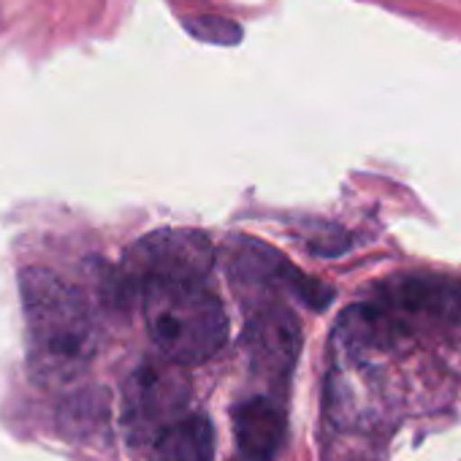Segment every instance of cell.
<instances>
[{
    "mask_svg": "<svg viewBox=\"0 0 461 461\" xmlns=\"http://www.w3.org/2000/svg\"><path fill=\"white\" fill-rule=\"evenodd\" d=\"M285 434V412L272 399L253 396L234 407V439L242 461H275L283 453Z\"/></svg>",
    "mask_w": 461,
    "mask_h": 461,
    "instance_id": "cell-6",
    "label": "cell"
},
{
    "mask_svg": "<svg viewBox=\"0 0 461 461\" xmlns=\"http://www.w3.org/2000/svg\"><path fill=\"white\" fill-rule=\"evenodd\" d=\"M245 342L250 350L253 369L258 375L272 380V385L288 383L302 350L299 321L294 318L291 310L280 304H269L258 310L248 323Z\"/></svg>",
    "mask_w": 461,
    "mask_h": 461,
    "instance_id": "cell-5",
    "label": "cell"
},
{
    "mask_svg": "<svg viewBox=\"0 0 461 461\" xmlns=\"http://www.w3.org/2000/svg\"><path fill=\"white\" fill-rule=\"evenodd\" d=\"M158 461H214V429L201 412H187L155 442Z\"/></svg>",
    "mask_w": 461,
    "mask_h": 461,
    "instance_id": "cell-7",
    "label": "cell"
},
{
    "mask_svg": "<svg viewBox=\"0 0 461 461\" xmlns=\"http://www.w3.org/2000/svg\"><path fill=\"white\" fill-rule=\"evenodd\" d=\"M187 31L209 44H220V47H234L242 39L240 25H234L230 20H220V17H198L187 23Z\"/></svg>",
    "mask_w": 461,
    "mask_h": 461,
    "instance_id": "cell-8",
    "label": "cell"
},
{
    "mask_svg": "<svg viewBox=\"0 0 461 461\" xmlns=\"http://www.w3.org/2000/svg\"><path fill=\"white\" fill-rule=\"evenodd\" d=\"M190 383L174 361H147L125 383V423L139 439H158L171 423L187 415Z\"/></svg>",
    "mask_w": 461,
    "mask_h": 461,
    "instance_id": "cell-3",
    "label": "cell"
},
{
    "mask_svg": "<svg viewBox=\"0 0 461 461\" xmlns=\"http://www.w3.org/2000/svg\"><path fill=\"white\" fill-rule=\"evenodd\" d=\"M20 296L31 377L41 385L74 383L98 348L90 302L77 285L41 267L20 275Z\"/></svg>",
    "mask_w": 461,
    "mask_h": 461,
    "instance_id": "cell-1",
    "label": "cell"
},
{
    "mask_svg": "<svg viewBox=\"0 0 461 461\" xmlns=\"http://www.w3.org/2000/svg\"><path fill=\"white\" fill-rule=\"evenodd\" d=\"M141 310L149 339L174 364H203L228 339V315L203 280H141Z\"/></svg>",
    "mask_w": 461,
    "mask_h": 461,
    "instance_id": "cell-2",
    "label": "cell"
},
{
    "mask_svg": "<svg viewBox=\"0 0 461 461\" xmlns=\"http://www.w3.org/2000/svg\"><path fill=\"white\" fill-rule=\"evenodd\" d=\"M214 250L206 234L190 228H166L139 240L128 253V272L136 283L149 277L203 280L212 269Z\"/></svg>",
    "mask_w": 461,
    "mask_h": 461,
    "instance_id": "cell-4",
    "label": "cell"
}]
</instances>
